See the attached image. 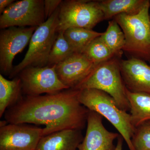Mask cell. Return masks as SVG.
<instances>
[{"label":"cell","mask_w":150,"mask_h":150,"mask_svg":"<svg viewBox=\"0 0 150 150\" xmlns=\"http://www.w3.org/2000/svg\"><path fill=\"white\" fill-rule=\"evenodd\" d=\"M104 20H110L118 15H134L139 12L147 0H101L97 1Z\"/></svg>","instance_id":"cell-15"},{"label":"cell","mask_w":150,"mask_h":150,"mask_svg":"<svg viewBox=\"0 0 150 150\" xmlns=\"http://www.w3.org/2000/svg\"><path fill=\"white\" fill-rule=\"evenodd\" d=\"M7 121L6 120H3V121H1L0 122V127H4V126H6L7 125Z\"/></svg>","instance_id":"cell-26"},{"label":"cell","mask_w":150,"mask_h":150,"mask_svg":"<svg viewBox=\"0 0 150 150\" xmlns=\"http://www.w3.org/2000/svg\"><path fill=\"white\" fill-rule=\"evenodd\" d=\"M81 131L66 129L43 137L35 150H77L84 138Z\"/></svg>","instance_id":"cell-14"},{"label":"cell","mask_w":150,"mask_h":150,"mask_svg":"<svg viewBox=\"0 0 150 150\" xmlns=\"http://www.w3.org/2000/svg\"><path fill=\"white\" fill-rule=\"evenodd\" d=\"M45 21L44 1L22 0L9 6L0 16V28L39 27Z\"/></svg>","instance_id":"cell-8"},{"label":"cell","mask_w":150,"mask_h":150,"mask_svg":"<svg viewBox=\"0 0 150 150\" xmlns=\"http://www.w3.org/2000/svg\"><path fill=\"white\" fill-rule=\"evenodd\" d=\"M123 137L120 135L118 139L117 144L114 150H123Z\"/></svg>","instance_id":"cell-25"},{"label":"cell","mask_w":150,"mask_h":150,"mask_svg":"<svg viewBox=\"0 0 150 150\" xmlns=\"http://www.w3.org/2000/svg\"><path fill=\"white\" fill-rule=\"evenodd\" d=\"M21 80L18 76L9 80L0 74V117L6 110L21 99L22 95Z\"/></svg>","instance_id":"cell-17"},{"label":"cell","mask_w":150,"mask_h":150,"mask_svg":"<svg viewBox=\"0 0 150 150\" xmlns=\"http://www.w3.org/2000/svg\"><path fill=\"white\" fill-rule=\"evenodd\" d=\"M120 70L126 88L133 92L150 94V65L131 57L120 60Z\"/></svg>","instance_id":"cell-13"},{"label":"cell","mask_w":150,"mask_h":150,"mask_svg":"<svg viewBox=\"0 0 150 150\" xmlns=\"http://www.w3.org/2000/svg\"><path fill=\"white\" fill-rule=\"evenodd\" d=\"M43 132L30 124L9 123L0 127V150H35Z\"/></svg>","instance_id":"cell-10"},{"label":"cell","mask_w":150,"mask_h":150,"mask_svg":"<svg viewBox=\"0 0 150 150\" xmlns=\"http://www.w3.org/2000/svg\"><path fill=\"white\" fill-rule=\"evenodd\" d=\"M64 32L58 33L49 54L47 66L57 64L75 53L65 38Z\"/></svg>","instance_id":"cell-21"},{"label":"cell","mask_w":150,"mask_h":150,"mask_svg":"<svg viewBox=\"0 0 150 150\" xmlns=\"http://www.w3.org/2000/svg\"><path fill=\"white\" fill-rule=\"evenodd\" d=\"M131 121L135 128L150 121V94L133 92L126 89Z\"/></svg>","instance_id":"cell-16"},{"label":"cell","mask_w":150,"mask_h":150,"mask_svg":"<svg viewBox=\"0 0 150 150\" xmlns=\"http://www.w3.org/2000/svg\"><path fill=\"white\" fill-rule=\"evenodd\" d=\"M62 0H45L44 1V10L46 19L50 18L55 12L62 3Z\"/></svg>","instance_id":"cell-23"},{"label":"cell","mask_w":150,"mask_h":150,"mask_svg":"<svg viewBox=\"0 0 150 150\" xmlns=\"http://www.w3.org/2000/svg\"><path fill=\"white\" fill-rule=\"evenodd\" d=\"M150 1L134 15L122 14L114 17L125 37L123 51L132 58L150 64Z\"/></svg>","instance_id":"cell-3"},{"label":"cell","mask_w":150,"mask_h":150,"mask_svg":"<svg viewBox=\"0 0 150 150\" xmlns=\"http://www.w3.org/2000/svg\"><path fill=\"white\" fill-rule=\"evenodd\" d=\"M78 99L83 106L104 117L117 129L130 150H136L131 139L136 128L131 115L121 109L108 94L95 89L79 90Z\"/></svg>","instance_id":"cell-2"},{"label":"cell","mask_w":150,"mask_h":150,"mask_svg":"<svg viewBox=\"0 0 150 150\" xmlns=\"http://www.w3.org/2000/svg\"><path fill=\"white\" fill-rule=\"evenodd\" d=\"M103 33L81 28H70L64 32L65 38L74 53H82L90 43Z\"/></svg>","instance_id":"cell-18"},{"label":"cell","mask_w":150,"mask_h":150,"mask_svg":"<svg viewBox=\"0 0 150 150\" xmlns=\"http://www.w3.org/2000/svg\"><path fill=\"white\" fill-rule=\"evenodd\" d=\"M120 58L115 57L96 65L74 89H95L101 91L112 97L122 110L126 112L130 111L126 87L120 70Z\"/></svg>","instance_id":"cell-4"},{"label":"cell","mask_w":150,"mask_h":150,"mask_svg":"<svg viewBox=\"0 0 150 150\" xmlns=\"http://www.w3.org/2000/svg\"><path fill=\"white\" fill-rule=\"evenodd\" d=\"M14 0H1L0 1V13L1 14L6 9L14 2Z\"/></svg>","instance_id":"cell-24"},{"label":"cell","mask_w":150,"mask_h":150,"mask_svg":"<svg viewBox=\"0 0 150 150\" xmlns=\"http://www.w3.org/2000/svg\"><path fill=\"white\" fill-rule=\"evenodd\" d=\"M97 65L82 53H75L56 64V71L62 83L69 88L74 89Z\"/></svg>","instance_id":"cell-12"},{"label":"cell","mask_w":150,"mask_h":150,"mask_svg":"<svg viewBox=\"0 0 150 150\" xmlns=\"http://www.w3.org/2000/svg\"><path fill=\"white\" fill-rule=\"evenodd\" d=\"M116 57L121 58L125 44V37L123 30L114 19L108 22L105 32L100 36Z\"/></svg>","instance_id":"cell-19"},{"label":"cell","mask_w":150,"mask_h":150,"mask_svg":"<svg viewBox=\"0 0 150 150\" xmlns=\"http://www.w3.org/2000/svg\"><path fill=\"white\" fill-rule=\"evenodd\" d=\"M37 27H12L0 32V70L2 75H10L13 62L29 43Z\"/></svg>","instance_id":"cell-9"},{"label":"cell","mask_w":150,"mask_h":150,"mask_svg":"<svg viewBox=\"0 0 150 150\" xmlns=\"http://www.w3.org/2000/svg\"><path fill=\"white\" fill-rule=\"evenodd\" d=\"M82 53L96 64L116 57L100 37L91 41Z\"/></svg>","instance_id":"cell-20"},{"label":"cell","mask_w":150,"mask_h":150,"mask_svg":"<svg viewBox=\"0 0 150 150\" xmlns=\"http://www.w3.org/2000/svg\"></svg>","instance_id":"cell-27"},{"label":"cell","mask_w":150,"mask_h":150,"mask_svg":"<svg viewBox=\"0 0 150 150\" xmlns=\"http://www.w3.org/2000/svg\"><path fill=\"white\" fill-rule=\"evenodd\" d=\"M56 66L29 67L21 71L17 76L21 80L23 94L28 96L54 94L69 89L59 79Z\"/></svg>","instance_id":"cell-7"},{"label":"cell","mask_w":150,"mask_h":150,"mask_svg":"<svg viewBox=\"0 0 150 150\" xmlns=\"http://www.w3.org/2000/svg\"><path fill=\"white\" fill-rule=\"evenodd\" d=\"M79 90L68 89L45 95L23 96L4 113L8 123L45 125L43 137L66 129L82 130L89 110L78 99Z\"/></svg>","instance_id":"cell-1"},{"label":"cell","mask_w":150,"mask_h":150,"mask_svg":"<svg viewBox=\"0 0 150 150\" xmlns=\"http://www.w3.org/2000/svg\"><path fill=\"white\" fill-rule=\"evenodd\" d=\"M103 117L89 110L85 137L78 146L79 150H114L113 142L120 135L108 131L103 123Z\"/></svg>","instance_id":"cell-11"},{"label":"cell","mask_w":150,"mask_h":150,"mask_svg":"<svg viewBox=\"0 0 150 150\" xmlns=\"http://www.w3.org/2000/svg\"><path fill=\"white\" fill-rule=\"evenodd\" d=\"M59 8L57 33L65 31L70 28L93 29L104 20L103 13L97 1H62Z\"/></svg>","instance_id":"cell-6"},{"label":"cell","mask_w":150,"mask_h":150,"mask_svg":"<svg viewBox=\"0 0 150 150\" xmlns=\"http://www.w3.org/2000/svg\"><path fill=\"white\" fill-rule=\"evenodd\" d=\"M131 141L136 150H150V121L136 128Z\"/></svg>","instance_id":"cell-22"},{"label":"cell","mask_w":150,"mask_h":150,"mask_svg":"<svg viewBox=\"0 0 150 150\" xmlns=\"http://www.w3.org/2000/svg\"><path fill=\"white\" fill-rule=\"evenodd\" d=\"M59 8L35 30L30 41L29 48L24 59L13 67L10 79L16 77L27 67H44L48 65L49 54L58 35L56 29L59 22Z\"/></svg>","instance_id":"cell-5"}]
</instances>
